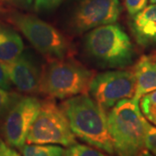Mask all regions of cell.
Instances as JSON below:
<instances>
[{"label": "cell", "mask_w": 156, "mask_h": 156, "mask_svg": "<svg viewBox=\"0 0 156 156\" xmlns=\"http://www.w3.org/2000/svg\"><path fill=\"white\" fill-rule=\"evenodd\" d=\"M139 102L143 115L156 126V90L143 95Z\"/></svg>", "instance_id": "9a60e30c"}, {"label": "cell", "mask_w": 156, "mask_h": 156, "mask_svg": "<svg viewBox=\"0 0 156 156\" xmlns=\"http://www.w3.org/2000/svg\"><path fill=\"white\" fill-rule=\"evenodd\" d=\"M5 3L18 8H29L32 5L34 0H4Z\"/></svg>", "instance_id": "7402d4cb"}, {"label": "cell", "mask_w": 156, "mask_h": 156, "mask_svg": "<svg viewBox=\"0 0 156 156\" xmlns=\"http://www.w3.org/2000/svg\"><path fill=\"white\" fill-rule=\"evenodd\" d=\"M109 133L117 156H137L146 150L148 122L133 99L116 103L107 114Z\"/></svg>", "instance_id": "7a4b0ae2"}, {"label": "cell", "mask_w": 156, "mask_h": 156, "mask_svg": "<svg viewBox=\"0 0 156 156\" xmlns=\"http://www.w3.org/2000/svg\"><path fill=\"white\" fill-rule=\"evenodd\" d=\"M64 0H35L34 10L37 12L53 11L61 5Z\"/></svg>", "instance_id": "ac0fdd59"}, {"label": "cell", "mask_w": 156, "mask_h": 156, "mask_svg": "<svg viewBox=\"0 0 156 156\" xmlns=\"http://www.w3.org/2000/svg\"><path fill=\"white\" fill-rule=\"evenodd\" d=\"M60 107L76 137L108 154H115L107 113L94 99L88 94L78 95L62 101Z\"/></svg>", "instance_id": "6da1fadb"}, {"label": "cell", "mask_w": 156, "mask_h": 156, "mask_svg": "<svg viewBox=\"0 0 156 156\" xmlns=\"http://www.w3.org/2000/svg\"><path fill=\"white\" fill-rule=\"evenodd\" d=\"M137 156H154L153 155V154H151L150 153H149V151L147 150V149H146V150H144L142 153H140L139 155Z\"/></svg>", "instance_id": "d4e9b609"}, {"label": "cell", "mask_w": 156, "mask_h": 156, "mask_svg": "<svg viewBox=\"0 0 156 156\" xmlns=\"http://www.w3.org/2000/svg\"><path fill=\"white\" fill-rule=\"evenodd\" d=\"M130 25L138 44L142 47L156 44V4H151L134 15Z\"/></svg>", "instance_id": "8fae6325"}, {"label": "cell", "mask_w": 156, "mask_h": 156, "mask_svg": "<svg viewBox=\"0 0 156 156\" xmlns=\"http://www.w3.org/2000/svg\"><path fill=\"white\" fill-rule=\"evenodd\" d=\"M64 156H107L101 151L91 147L88 145L78 144L69 147L65 150Z\"/></svg>", "instance_id": "e0dca14e"}, {"label": "cell", "mask_w": 156, "mask_h": 156, "mask_svg": "<svg viewBox=\"0 0 156 156\" xmlns=\"http://www.w3.org/2000/svg\"><path fill=\"white\" fill-rule=\"evenodd\" d=\"M86 52L101 66L122 69L130 65L134 56V45L119 24L93 29L86 35Z\"/></svg>", "instance_id": "277c9868"}, {"label": "cell", "mask_w": 156, "mask_h": 156, "mask_svg": "<svg viewBox=\"0 0 156 156\" xmlns=\"http://www.w3.org/2000/svg\"><path fill=\"white\" fill-rule=\"evenodd\" d=\"M132 69L136 80L132 99L139 102L143 95L156 90V56H141Z\"/></svg>", "instance_id": "7c38bea8"}, {"label": "cell", "mask_w": 156, "mask_h": 156, "mask_svg": "<svg viewBox=\"0 0 156 156\" xmlns=\"http://www.w3.org/2000/svg\"><path fill=\"white\" fill-rule=\"evenodd\" d=\"M122 6L119 0H82L71 17L75 32L83 33L119 19Z\"/></svg>", "instance_id": "9c48e42d"}, {"label": "cell", "mask_w": 156, "mask_h": 156, "mask_svg": "<svg viewBox=\"0 0 156 156\" xmlns=\"http://www.w3.org/2000/svg\"><path fill=\"white\" fill-rule=\"evenodd\" d=\"M146 148L156 156V128L148 123L146 134Z\"/></svg>", "instance_id": "ffe728a7"}, {"label": "cell", "mask_w": 156, "mask_h": 156, "mask_svg": "<svg viewBox=\"0 0 156 156\" xmlns=\"http://www.w3.org/2000/svg\"><path fill=\"white\" fill-rule=\"evenodd\" d=\"M27 144H57L70 147L76 143L66 115L52 99L41 101L38 114L28 132Z\"/></svg>", "instance_id": "8992f818"}, {"label": "cell", "mask_w": 156, "mask_h": 156, "mask_svg": "<svg viewBox=\"0 0 156 156\" xmlns=\"http://www.w3.org/2000/svg\"><path fill=\"white\" fill-rule=\"evenodd\" d=\"M5 64L11 83L18 91L29 95L39 93L43 68L30 51L23 50L15 60Z\"/></svg>", "instance_id": "30bf717a"}, {"label": "cell", "mask_w": 156, "mask_h": 156, "mask_svg": "<svg viewBox=\"0 0 156 156\" xmlns=\"http://www.w3.org/2000/svg\"><path fill=\"white\" fill-rule=\"evenodd\" d=\"M4 140H2L0 139V146H1V144H2V142H3Z\"/></svg>", "instance_id": "4316f807"}, {"label": "cell", "mask_w": 156, "mask_h": 156, "mask_svg": "<svg viewBox=\"0 0 156 156\" xmlns=\"http://www.w3.org/2000/svg\"><path fill=\"white\" fill-rule=\"evenodd\" d=\"M21 95L0 88V120L3 119L6 113L17 101Z\"/></svg>", "instance_id": "2e32d148"}, {"label": "cell", "mask_w": 156, "mask_h": 156, "mask_svg": "<svg viewBox=\"0 0 156 156\" xmlns=\"http://www.w3.org/2000/svg\"><path fill=\"white\" fill-rule=\"evenodd\" d=\"M11 83L5 64L0 60V88L5 90H10Z\"/></svg>", "instance_id": "44dd1931"}, {"label": "cell", "mask_w": 156, "mask_h": 156, "mask_svg": "<svg viewBox=\"0 0 156 156\" xmlns=\"http://www.w3.org/2000/svg\"><path fill=\"white\" fill-rule=\"evenodd\" d=\"M147 5V0H125V7L129 16L134 17Z\"/></svg>", "instance_id": "d6986e66"}, {"label": "cell", "mask_w": 156, "mask_h": 156, "mask_svg": "<svg viewBox=\"0 0 156 156\" xmlns=\"http://www.w3.org/2000/svg\"><path fill=\"white\" fill-rule=\"evenodd\" d=\"M9 148H10V147L7 145V143L3 141L1 146H0V156H9V154H8Z\"/></svg>", "instance_id": "603a6c76"}, {"label": "cell", "mask_w": 156, "mask_h": 156, "mask_svg": "<svg viewBox=\"0 0 156 156\" xmlns=\"http://www.w3.org/2000/svg\"><path fill=\"white\" fill-rule=\"evenodd\" d=\"M8 154H9V156H21L18 153H17V151L15 150V149H13V148H11V147L9 148Z\"/></svg>", "instance_id": "cb8c5ba5"}, {"label": "cell", "mask_w": 156, "mask_h": 156, "mask_svg": "<svg viewBox=\"0 0 156 156\" xmlns=\"http://www.w3.org/2000/svg\"><path fill=\"white\" fill-rule=\"evenodd\" d=\"M7 18L48 61L72 57L75 54L70 41L49 23L20 12H11Z\"/></svg>", "instance_id": "5b68a950"}, {"label": "cell", "mask_w": 156, "mask_h": 156, "mask_svg": "<svg viewBox=\"0 0 156 156\" xmlns=\"http://www.w3.org/2000/svg\"><path fill=\"white\" fill-rule=\"evenodd\" d=\"M23 156H64L65 150L60 146L50 144H27L20 148Z\"/></svg>", "instance_id": "5bb4252c"}, {"label": "cell", "mask_w": 156, "mask_h": 156, "mask_svg": "<svg viewBox=\"0 0 156 156\" xmlns=\"http://www.w3.org/2000/svg\"><path fill=\"white\" fill-rule=\"evenodd\" d=\"M151 4H156V0H149Z\"/></svg>", "instance_id": "484cf974"}, {"label": "cell", "mask_w": 156, "mask_h": 156, "mask_svg": "<svg viewBox=\"0 0 156 156\" xmlns=\"http://www.w3.org/2000/svg\"><path fill=\"white\" fill-rule=\"evenodd\" d=\"M40 106L41 101L32 95H21L14 103L3 118L1 125V133L7 145L20 149L25 144Z\"/></svg>", "instance_id": "ba28073f"}, {"label": "cell", "mask_w": 156, "mask_h": 156, "mask_svg": "<svg viewBox=\"0 0 156 156\" xmlns=\"http://www.w3.org/2000/svg\"><path fill=\"white\" fill-rule=\"evenodd\" d=\"M94 71L71 57L50 60L43 67L39 93L48 99H68L88 94Z\"/></svg>", "instance_id": "3957f363"}, {"label": "cell", "mask_w": 156, "mask_h": 156, "mask_svg": "<svg viewBox=\"0 0 156 156\" xmlns=\"http://www.w3.org/2000/svg\"><path fill=\"white\" fill-rule=\"evenodd\" d=\"M24 50L21 36L11 25L0 21V60L8 63L15 60Z\"/></svg>", "instance_id": "4fadbf2b"}, {"label": "cell", "mask_w": 156, "mask_h": 156, "mask_svg": "<svg viewBox=\"0 0 156 156\" xmlns=\"http://www.w3.org/2000/svg\"><path fill=\"white\" fill-rule=\"evenodd\" d=\"M136 87L133 69L113 70L95 75L89 92L105 111L110 110L121 101L132 99Z\"/></svg>", "instance_id": "52a82bcc"}]
</instances>
